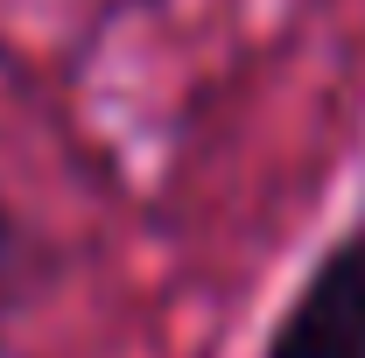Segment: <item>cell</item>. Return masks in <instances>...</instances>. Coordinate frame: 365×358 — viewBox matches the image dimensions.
<instances>
[{
    "label": "cell",
    "mask_w": 365,
    "mask_h": 358,
    "mask_svg": "<svg viewBox=\"0 0 365 358\" xmlns=\"http://www.w3.org/2000/svg\"><path fill=\"white\" fill-rule=\"evenodd\" d=\"M21 288V232H14V218L0 211V302Z\"/></svg>",
    "instance_id": "cell-2"
},
{
    "label": "cell",
    "mask_w": 365,
    "mask_h": 358,
    "mask_svg": "<svg viewBox=\"0 0 365 358\" xmlns=\"http://www.w3.org/2000/svg\"><path fill=\"white\" fill-rule=\"evenodd\" d=\"M267 358H365V239L337 246L309 274Z\"/></svg>",
    "instance_id": "cell-1"
}]
</instances>
